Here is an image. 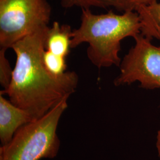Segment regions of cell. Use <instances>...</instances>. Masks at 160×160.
<instances>
[{
  "label": "cell",
  "instance_id": "1",
  "mask_svg": "<svg viewBox=\"0 0 160 160\" xmlns=\"http://www.w3.org/2000/svg\"><path fill=\"white\" fill-rule=\"evenodd\" d=\"M48 28L25 36L12 46L16 56L15 66L9 86L0 92L14 105L27 110L34 120L45 115L64 97H70L79 81L75 71L56 76L45 68L43 54Z\"/></svg>",
  "mask_w": 160,
  "mask_h": 160
},
{
  "label": "cell",
  "instance_id": "2",
  "mask_svg": "<svg viewBox=\"0 0 160 160\" xmlns=\"http://www.w3.org/2000/svg\"><path fill=\"white\" fill-rule=\"evenodd\" d=\"M81 24L72 31L71 48L83 43L88 44L87 55L98 68L119 67L121 42L141 33V22L137 12L128 11L122 14L112 10L95 14L90 9H81Z\"/></svg>",
  "mask_w": 160,
  "mask_h": 160
},
{
  "label": "cell",
  "instance_id": "3",
  "mask_svg": "<svg viewBox=\"0 0 160 160\" xmlns=\"http://www.w3.org/2000/svg\"><path fill=\"white\" fill-rule=\"evenodd\" d=\"M69 96L63 99L39 119L17 130L12 140L0 147V160H40L57 156L61 141L58 126L68 108Z\"/></svg>",
  "mask_w": 160,
  "mask_h": 160
},
{
  "label": "cell",
  "instance_id": "4",
  "mask_svg": "<svg viewBox=\"0 0 160 160\" xmlns=\"http://www.w3.org/2000/svg\"><path fill=\"white\" fill-rule=\"evenodd\" d=\"M51 14L47 0H0V49L49 26Z\"/></svg>",
  "mask_w": 160,
  "mask_h": 160
},
{
  "label": "cell",
  "instance_id": "5",
  "mask_svg": "<svg viewBox=\"0 0 160 160\" xmlns=\"http://www.w3.org/2000/svg\"><path fill=\"white\" fill-rule=\"evenodd\" d=\"M132 46L122 59L120 72L114 80L115 86L130 85L135 82L146 90L160 88V46L141 33L136 35Z\"/></svg>",
  "mask_w": 160,
  "mask_h": 160
},
{
  "label": "cell",
  "instance_id": "6",
  "mask_svg": "<svg viewBox=\"0 0 160 160\" xmlns=\"http://www.w3.org/2000/svg\"><path fill=\"white\" fill-rule=\"evenodd\" d=\"M30 113L6 99L0 92V141L8 143L18 129L34 120Z\"/></svg>",
  "mask_w": 160,
  "mask_h": 160
},
{
  "label": "cell",
  "instance_id": "7",
  "mask_svg": "<svg viewBox=\"0 0 160 160\" xmlns=\"http://www.w3.org/2000/svg\"><path fill=\"white\" fill-rule=\"evenodd\" d=\"M72 31L68 24H60L54 22L46 30L45 38V50L67 58L71 48Z\"/></svg>",
  "mask_w": 160,
  "mask_h": 160
},
{
  "label": "cell",
  "instance_id": "8",
  "mask_svg": "<svg viewBox=\"0 0 160 160\" xmlns=\"http://www.w3.org/2000/svg\"><path fill=\"white\" fill-rule=\"evenodd\" d=\"M141 18V33L152 40L160 42V2L144 7L137 12Z\"/></svg>",
  "mask_w": 160,
  "mask_h": 160
},
{
  "label": "cell",
  "instance_id": "9",
  "mask_svg": "<svg viewBox=\"0 0 160 160\" xmlns=\"http://www.w3.org/2000/svg\"><path fill=\"white\" fill-rule=\"evenodd\" d=\"M61 5L64 8L77 7L81 9H90L94 7L108 9L112 7L123 12L135 11L128 0H61Z\"/></svg>",
  "mask_w": 160,
  "mask_h": 160
},
{
  "label": "cell",
  "instance_id": "10",
  "mask_svg": "<svg viewBox=\"0 0 160 160\" xmlns=\"http://www.w3.org/2000/svg\"><path fill=\"white\" fill-rule=\"evenodd\" d=\"M66 58L45 50L43 54V62L47 70L52 74L60 76L67 72Z\"/></svg>",
  "mask_w": 160,
  "mask_h": 160
},
{
  "label": "cell",
  "instance_id": "11",
  "mask_svg": "<svg viewBox=\"0 0 160 160\" xmlns=\"http://www.w3.org/2000/svg\"><path fill=\"white\" fill-rule=\"evenodd\" d=\"M6 50L0 49V84L2 90H5L9 86L13 71V69L6 57Z\"/></svg>",
  "mask_w": 160,
  "mask_h": 160
},
{
  "label": "cell",
  "instance_id": "12",
  "mask_svg": "<svg viewBox=\"0 0 160 160\" xmlns=\"http://www.w3.org/2000/svg\"><path fill=\"white\" fill-rule=\"evenodd\" d=\"M133 6L134 10L136 12L139 11L144 7L152 6L158 2V0H128Z\"/></svg>",
  "mask_w": 160,
  "mask_h": 160
},
{
  "label": "cell",
  "instance_id": "13",
  "mask_svg": "<svg viewBox=\"0 0 160 160\" xmlns=\"http://www.w3.org/2000/svg\"><path fill=\"white\" fill-rule=\"evenodd\" d=\"M156 149L158 154V157L160 160V128L159 130L157 132V137H156Z\"/></svg>",
  "mask_w": 160,
  "mask_h": 160
}]
</instances>
